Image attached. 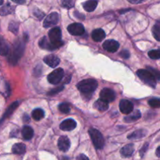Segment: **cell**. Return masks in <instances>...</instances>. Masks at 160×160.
Segmentation results:
<instances>
[{"mask_svg":"<svg viewBox=\"0 0 160 160\" xmlns=\"http://www.w3.org/2000/svg\"><path fill=\"white\" fill-rule=\"evenodd\" d=\"M78 90L84 94H90L93 92L98 87V83L95 80L87 79L83 80L77 85Z\"/></svg>","mask_w":160,"mask_h":160,"instance_id":"1","label":"cell"},{"mask_svg":"<svg viewBox=\"0 0 160 160\" xmlns=\"http://www.w3.org/2000/svg\"><path fill=\"white\" fill-rule=\"evenodd\" d=\"M48 37H49L48 38L50 42L56 48H59L63 45V42L61 40L62 34H61V30L59 28L56 27V28H52L48 32Z\"/></svg>","mask_w":160,"mask_h":160,"instance_id":"2","label":"cell"},{"mask_svg":"<svg viewBox=\"0 0 160 160\" xmlns=\"http://www.w3.org/2000/svg\"><path fill=\"white\" fill-rule=\"evenodd\" d=\"M89 134H90V137L95 148H98V149H101L104 147V138H103L102 134H101L100 131L95 129V128H90L89 129Z\"/></svg>","mask_w":160,"mask_h":160,"instance_id":"3","label":"cell"},{"mask_svg":"<svg viewBox=\"0 0 160 160\" xmlns=\"http://www.w3.org/2000/svg\"><path fill=\"white\" fill-rule=\"evenodd\" d=\"M138 78L147 85L152 88L156 87V80L148 70H139L137 71Z\"/></svg>","mask_w":160,"mask_h":160,"instance_id":"4","label":"cell"},{"mask_svg":"<svg viewBox=\"0 0 160 160\" xmlns=\"http://www.w3.org/2000/svg\"><path fill=\"white\" fill-rule=\"evenodd\" d=\"M64 76V70L62 68L56 69L48 76V81L52 84H57L62 80Z\"/></svg>","mask_w":160,"mask_h":160,"instance_id":"5","label":"cell"},{"mask_svg":"<svg viewBox=\"0 0 160 160\" xmlns=\"http://www.w3.org/2000/svg\"><path fill=\"white\" fill-rule=\"evenodd\" d=\"M23 49H24V46H23V44L22 42H18L15 44L14 45V49L13 52L11 54L10 58H9V61H10L12 63L15 64L17 62L19 59L22 56L23 52Z\"/></svg>","mask_w":160,"mask_h":160,"instance_id":"6","label":"cell"},{"mask_svg":"<svg viewBox=\"0 0 160 160\" xmlns=\"http://www.w3.org/2000/svg\"><path fill=\"white\" fill-rule=\"evenodd\" d=\"M116 98V94L114 91L110 88H103L100 92V99L106 102H111Z\"/></svg>","mask_w":160,"mask_h":160,"instance_id":"7","label":"cell"},{"mask_svg":"<svg viewBox=\"0 0 160 160\" xmlns=\"http://www.w3.org/2000/svg\"><path fill=\"white\" fill-rule=\"evenodd\" d=\"M67 30L70 34L75 36H80L84 33V27L80 23H71L68 26Z\"/></svg>","mask_w":160,"mask_h":160,"instance_id":"8","label":"cell"},{"mask_svg":"<svg viewBox=\"0 0 160 160\" xmlns=\"http://www.w3.org/2000/svg\"><path fill=\"white\" fill-rule=\"evenodd\" d=\"M58 21H59V14L56 12H53L50 13L48 17H46L45 20H44L43 26L45 28H48L49 27L54 26V25L57 24Z\"/></svg>","mask_w":160,"mask_h":160,"instance_id":"9","label":"cell"},{"mask_svg":"<svg viewBox=\"0 0 160 160\" xmlns=\"http://www.w3.org/2000/svg\"><path fill=\"white\" fill-rule=\"evenodd\" d=\"M134 109L132 102L129 100L122 99L120 102V110L123 114H131Z\"/></svg>","mask_w":160,"mask_h":160,"instance_id":"10","label":"cell"},{"mask_svg":"<svg viewBox=\"0 0 160 160\" xmlns=\"http://www.w3.org/2000/svg\"><path fill=\"white\" fill-rule=\"evenodd\" d=\"M103 48L109 52H115L118 50L120 44L115 40H106L102 45Z\"/></svg>","mask_w":160,"mask_h":160,"instance_id":"11","label":"cell"},{"mask_svg":"<svg viewBox=\"0 0 160 160\" xmlns=\"http://www.w3.org/2000/svg\"><path fill=\"white\" fill-rule=\"evenodd\" d=\"M77 126V123L73 119H67V120H63L62 123H60V129L62 131H73L76 128Z\"/></svg>","mask_w":160,"mask_h":160,"instance_id":"12","label":"cell"},{"mask_svg":"<svg viewBox=\"0 0 160 160\" xmlns=\"http://www.w3.org/2000/svg\"><path fill=\"white\" fill-rule=\"evenodd\" d=\"M43 60L47 65L49 66L50 67H52V68H55V67H57L59 64V62H60L59 58L58 56H55V55H48V56H46L44 58Z\"/></svg>","mask_w":160,"mask_h":160,"instance_id":"13","label":"cell"},{"mask_svg":"<svg viewBox=\"0 0 160 160\" xmlns=\"http://www.w3.org/2000/svg\"><path fill=\"white\" fill-rule=\"evenodd\" d=\"M58 147L62 152L68 151L70 147V139L67 136H61L58 141Z\"/></svg>","mask_w":160,"mask_h":160,"instance_id":"14","label":"cell"},{"mask_svg":"<svg viewBox=\"0 0 160 160\" xmlns=\"http://www.w3.org/2000/svg\"><path fill=\"white\" fill-rule=\"evenodd\" d=\"M92 37L95 42H99L106 38V33H105V31L102 29L98 28V29L94 30L92 34Z\"/></svg>","mask_w":160,"mask_h":160,"instance_id":"15","label":"cell"},{"mask_svg":"<svg viewBox=\"0 0 160 160\" xmlns=\"http://www.w3.org/2000/svg\"><path fill=\"white\" fill-rule=\"evenodd\" d=\"M134 151V145L133 144H128V145H125L124 147L121 148L120 150V154L123 157H130L133 155Z\"/></svg>","mask_w":160,"mask_h":160,"instance_id":"16","label":"cell"},{"mask_svg":"<svg viewBox=\"0 0 160 160\" xmlns=\"http://www.w3.org/2000/svg\"><path fill=\"white\" fill-rule=\"evenodd\" d=\"M39 46L42 48H44V49L51 50V51L56 48L46 37H43L40 41H39Z\"/></svg>","mask_w":160,"mask_h":160,"instance_id":"17","label":"cell"},{"mask_svg":"<svg viewBox=\"0 0 160 160\" xmlns=\"http://www.w3.org/2000/svg\"><path fill=\"white\" fill-rule=\"evenodd\" d=\"M22 136L24 140H31L34 136V131L32 128L29 126H24L21 131Z\"/></svg>","mask_w":160,"mask_h":160,"instance_id":"18","label":"cell"},{"mask_svg":"<svg viewBox=\"0 0 160 160\" xmlns=\"http://www.w3.org/2000/svg\"><path fill=\"white\" fill-rule=\"evenodd\" d=\"M94 108L98 111H106L109 109V103L102 99H98L94 103Z\"/></svg>","mask_w":160,"mask_h":160,"instance_id":"19","label":"cell"},{"mask_svg":"<svg viewBox=\"0 0 160 160\" xmlns=\"http://www.w3.org/2000/svg\"><path fill=\"white\" fill-rule=\"evenodd\" d=\"M12 152L14 154H23L26 152V146L23 143H17L15 145H13V146H12Z\"/></svg>","mask_w":160,"mask_h":160,"instance_id":"20","label":"cell"},{"mask_svg":"<svg viewBox=\"0 0 160 160\" xmlns=\"http://www.w3.org/2000/svg\"><path fill=\"white\" fill-rule=\"evenodd\" d=\"M18 105H19L18 102H15L12 103V104L11 105V106H9V108H8L7 110L6 111V112H5L4 115H3V117H2V120H0V123H1L2 121H4V120H6V119L7 118V117H9V116H10L11 114L12 113V112H13V111L15 110V109L17 108Z\"/></svg>","mask_w":160,"mask_h":160,"instance_id":"21","label":"cell"},{"mask_svg":"<svg viewBox=\"0 0 160 160\" xmlns=\"http://www.w3.org/2000/svg\"><path fill=\"white\" fill-rule=\"evenodd\" d=\"M141 117H142V114H141L140 111H135L134 112H131L128 117H124V121L127 123H132V122L138 120Z\"/></svg>","mask_w":160,"mask_h":160,"instance_id":"22","label":"cell"},{"mask_svg":"<svg viewBox=\"0 0 160 160\" xmlns=\"http://www.w3.org/2000/svg\"><path fill=\"white\" fill-rule=\"evenodd\" d=\"M97 5H98V2L95 1V0H91V1H87L83 4L84 10L87 12H92L95 9Z\"/></svg>","mask_w":160,"mask_h":160,"instance_id":"23","label":"cell"},{"mask_svg":"<svg viewBox=\"0 0 160 160\" xmlns=\"http://www.w3.org/2000/svg\"><path fill=\"white\" fill-rule=\"evenodd\" d=\"M9 48L4 39L0 36V55L2 56H6L9 53Z\"/></svg>","mask_w":160,"mask_h":160,"instance_id":"24","label":"cell"},{"mask_svg":"<svg viewBox=\"0 0 160 160\" xmlns=\"http://www.w3.org/2000/svg\"><path fill=\"white\" fill-rule=\"evenodd\" d=\"M145 134H146V131H145V130H138V131H135L132 134L128 135V139L134 140V139L142 138L144 136H145Z\"/></svg>","mask_w":160,"mask_h":160,"instance_id":"25","label":"cell"},{"mask_svg":"<svg viewBox=\"0 0 160 160\" xmlns=\"http://www.w3.org/2000/svg\"><path fill=\"white\" fill-rule=\"evenodd\" d=\"M31 116L34 120H40L45 117V112L42 109H36L33 111Z\"/></svg>","mask_w":160,"mask_h":160,"instance_id":"26","label":"cell"},{"mask_svg":"<svg viewBox=\"0 0 160 160\" xmlns=\"http://www.w3.org/2000/svg\"><path fill=\"white\" fill-rule=\"evenodd\" d=\"M13 9V7H12V6H11L10 4L7 3V4L5 5L4 6H2V7L1 8V9H0V14H1L2 16L8 15V14L12 13Z\"/></svg>","mask_w":160,"mask_h":160,"instance_id":"27","label":"cell"},{"mask_svg":"<svg viewBox=\"0 0 160 160\" xmlns=\"http://www.w3.org/2000/svg\"><path fill=\"white\" fill-rule=\"evenodd\" d=\"M59 110L62 113H68L70 111V104L67 102L61 103V104L59 105Z\"/></svg>","mask_w":160,"mask_h":160,"instance_id":"28","label":"cell"},{"mask_svg":"<svg viewBox=\"0 0 160 160\" xmlns=\"http://www.w3.org/2000/svg\"><path fill=\"white\" fill-rule=\"evenodd\" d=\"M152 31V34L155 38L160 42V26L157 24L154 25Z\"/></svg>","mask_w":160,"mask_h":160,"instance_id":"29","label":"cell"},{"mask_svg":"<svg viewBox=\"0 0 160 160\" xmlns=\"http://www.w3.org/2000/svg\"><path fill=\"white\" fill-rule=\"evenodd\" d=\"M148 56L152 59H160V49L151 50L148 52Z\"/></svg>","mask_w":160,"mask_h":160,"instance_id":"30","label":"cell"},{"mask_svg":"<svg viewBox=\"0 0 160 160\" xmlns=\"http://www.w3.org/2000/svg\"><path fill=\"white\" fill-rule=\"evenodd\" d=\"M147 70H148V71H149L150 73L152 74V76L156 78V80L160 81V71L159 70L152 68V67H147Z\"/></svg>","mask_w":160,"mask_h":160,"instance_id":"31","label":"cell"},{"mask_svg":"<svg viewBox=\"0 0 160 160\" xmlns=\"http://www.w3.org/2000/svg\"><path fill=\"white\" fill-rule=\"evenodd\" d=\"M148 105L152 108H160V98H152L148 101Z\"/></svg>","mask_w":160,"mask_h":160,"instance_id":"32","label":"cell"},{"mask_svg":"<svg viewBox=\"0 0 160 160\" xmlns=\"http://www.w3.org/2000/svg\"><path fill=\"white\" fill-rule=\"evenodd\" d=\"M18 29H19V26L17 23H15V22H11V23H9V30L12 31V33H14V34H17Z\"/></svg>","mask_w":160,"mask_h":160,"instance_id":"33","label":"cell"},{"mask_svg":"<svg viewBox=\"0 0 160 160\" xmlns=\"http://www.w3.org/2000/svg\"><path fill=\"white\" fill-rule=\"evenodd\" d=\"M62 6L63 7L67 8V9H70V8L74 6V2L72 0H66V1L62 2Z\"/></svg>","mask_w":160,"mask_h":160,"instance_id":"34","label":"cell"},{"mask_svg":"<svg viewBox=\"0 0 160 160\" xmlns=\"http://www.w3.org/2000/svg\"><path fill=\"white\" fill-rule=\"evenodd\" d=\"M34 14L36 17H38V18L39 19V20H41V19L44 17V15H45V14H44V12H41L40 10H38V9H37V11H34Z\"/></svg>","mask_w":160,"mask_h":160,"instance_id":"35","label":"cell"},{"mask_svg":"<svg viewBox=\"0 0 160 160\" xmlns=\"http://www.w3.org/2000/svg\"><path fill=\"white\" fill-rule=\"evenodd\" d=\"M120 56H121V57L124 58V59H128L130 56V53L129 52L127 51V50H123V51H122L120 53Z\"/></svg>","mask_w":160,"mask_h":160,"instance_id":"36","label":"cell"},{"mask_svg":"<svg viewBox=\"0 0 160 160\" xmlns=\"http://www.w3.org/2000/svg\"><path fill=\"white\" fill-rule=\"evenodd\" d=\"M148 144L146 143L142 148V149H141V151H140V154H141V156H142V157L144 156V155H145V152L147 151V148H148Z\"/></svg>","mask_w":160,"mask_h":160,"instance_id":"37","label":"cell"},{"mask_svg":"<svg viewBox=\"0 0 160 160\" xmlns=\"http://www.w3.org/2000/svg\"><path fill=\"white\" fill-rule=\"evenodd\" d=\"M76 160H89V159H88V158L85 156V155L81 154V155H79L78 157H77Z\"/></svg>","mask_w":160,"mask_h":160,"instance_id":"38","label":"cell"},{"mask_svg":"<svg viewBox=\"0 0 160 160\" xmlns=\"http://www.w3.org/2000/svg\"><path fill=\"white\" fill-rule=\"evenodd\" d=\"M129 2L133 3V4H138V3H142V1H133V0H129Z\"/></svg>","mask_w":160,"mask_h":160,"instance_id":"39","label":"cell"},{"mask_svg":"<svg viewBox=\"0 0 160 160\" xmlns=\"http://www.w3.org/2000/svg\"><path fill=\"white\" fill-rule=\"evenodd\" d=\"M156 156H158V157H160V146L158 147V148L156 149Z\"/></svg>","mask_w":160,"mask_h":160,"instance_id":"40","label":"cell"},{"mask_svg":"<svg viewBox=\"0 0 160 160\" xmlns=\"http://www.w3.org/2000/svg\"><path fill=\"white\" fill-rule=\"evenodd\" d=\"M14 2H16V3H19V4H22V3H24L25 2L24 1H15V0H14Z\"/></svg>","mask_w":160,"mask_h":160,"instance_id":"41","label":"cell"},{"mask_svg":"<svg viewBox=\"0 0 160 160\" xmlns=\"http://www.w3.org/2000/svg\"><path fill=\"white\" fill-rule=\"evenodd\" d=\"M3 4V1L2 0H0V6H1V5H2Z\"/></svg>","mask_w":160,"mask_h":160,"instance_id":"42","label":"cell"}]
</instances>
